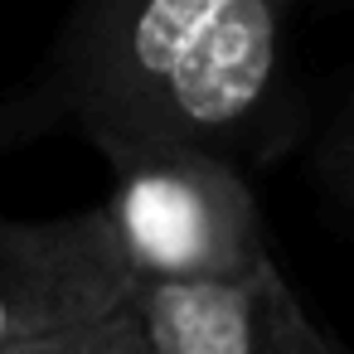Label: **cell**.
I'll return each instance as SVG.
<instances>
[{
	"mask_svg": "<svg viewBox=\"0 0 354 354\" xmlns=\"http://www.w3.org/2000/svg\"><path fill=\"white\" fill-rule=\"evenodd\" d=\"M102 204L146 286L228 281L272 257L257 194L223 151L156 146L122 156Z\"/></svg>",
	"mask_w": 354,
	"mask_h": 354,
	"instance_id": "6da1fadb",
	"label": "cell"
},
{
	"mask_svg": "<svg viewBox=\"0 0 354 354\" xmlns=\"http://www.w3.org/2000/svg\"><path fill=\"white\" fill-rule=\"evenodd\" d=\"M238 0H78L39 73L44 117L83 131L107 160L122 156L199 39Z\"/></svg>",
	"mask_w": 354,
	"mask_h": 354,
	"instance_id": "7a4b0ae2",
	"label": "cell"
},
{
	"mask_svg": "<svg viewBox=\"0 0 354 354\" xmlns=\"http://www.w3.org/2000/svg\"><path fill=\"white\" fill-rule=\"evenodd\" d=\"M141 291L107 204L0 223V344L93 335L136 310Z\"/></svg>",
	"mask_w": 354,
	"mask_h": 354,
	"instance_id": "3957f363",
	"label": "cell"
},
{
	"mask_svg": "<svg viewBox=\"0 0 354 354\" xmlns=\"http://www.w3.org/2000/svg\"><path fill=\"white\" fill-rule=\"evenodd\" d=\"M296 6L301 0H238L199 39V49L165 78V88L146 107L122 156L156 151V146H199V151L233 156L238 141L262 127L281 88L286 30Z\"/></svg>",
	"mask_w": 354,
	"mask_h": 354,
	"instance_id": "277c9868",
	"label": "cell"
},
{
	"mask_svg": "<svg viewBox=\"0 0 354 354\" xmlns=\"http://www.w3.org/2000/svg\"><path fill=\"white\" fill-rule=\"evenodd\" d=\"M141 315L160 354H344L272 257L228 281L146 286Z\"/></svg>",
	"mask_w": 354,
	"mask_h": 354,
	"instance_id": "5b68a950",
	"label": "cell"
},
{
	"mask_svg": "<svg viewBox=\"0 0 354 354\" xmlns=\"http://www.w3.org/2000/svg\"><path fill=\"white\" fill-rule=\"evenodd\" d=\"M73 354H160V344H156V335H151V325L136 306V310L117 315L112 325H102L93 335H78Z\"/></svg>",
	"mask_w": 354,
	"mask_h": 354,
	"instance_id": "8992f818",
	"label": "cell"
}]
</instances>
